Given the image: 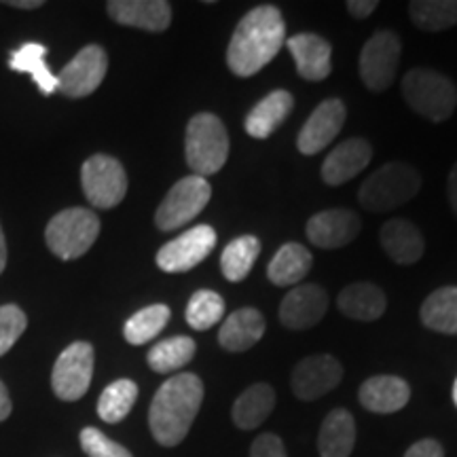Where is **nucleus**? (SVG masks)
<instances>
[{"label":"nucleus","mask_w":457,"mask_h":457,"mask_svg":"<svg viewBox=\"0 0 457 457\" xmlns=\"http://www.w3.org/2000/svg\"><path fill=\"white\" fill-rule=\"evenodd\" d=\"M286 24L278 7L261 4L242 17L227 49V64L237 77H253L279 54Z\"/></svg>","instance_id":"nucleus-1"},{"label":"nucleus","mask_w":457,"mask_h":457,"mask_svg":"<svg viewBox=\"0 0 457 457\" xmlns=\"http://www.w3.org/2000/svg\"><path fill=\"white\" fill-rule=\"evenodd\" d=\"M204 400V384L197 375L180 373L159 387L148 411V426L163 447L185 441Z\"/></svg>","instance_id":"nucleus-2"},{"label":"nucleus","mask_w":457,"mask_h":457,"mask_svg":"<svg viewBox=\"0 0 457 457\" xmlns=\"http://www.w3.org/2000/svg\"><path fill=\"white\" fill-rule=\"evenodd\" d=\"M185 155L193 174L208 179L222 170L228 159V134L212 112H199L187 125Z\"/></svg>","instance_id":"nucleus-3"},{"label":"nucleus","mask_w":457,"mask_h":457,"mask_svg":"<svg viewBox=\"0 0 457 457\" xmlns=\"http://www.w3.org/2000/svg\"><path fill=\"white\" fill-rule=\"evenodd\" d=\"M421 179L409 163L392 162L381 165L360 187V205L369 212H390L398 205L407 204L420 193Z\"/></svg>","instance_id":"nucleus-4"},{"label":"nucleus","mask_w":457,"mask_h":457,"mask_svg":"<svg viewBox=\"0 0 457 457\" xmlns=\"http://www.w3.org/2000/svg\"><path fill=\"white\" fill-rule=\"evenodd\" d=\"M403 96L417 114L434 123L447 121L457 106V87L441 72L413 68L403 79Z\"/></svg>","instance_id":"nucleus-5"},{"label":"nucleus","mask_w":457,"mask_h":457,"mask_svg":"<svg viewBox=\"0 0 457 457\" xmlns=\"http://www.w3.org/2000/svg\"><path fill=\"white\" fill-rule=\"evenodd\" d=\"M100 236V219L87 208L62 210L45 228L49 250L57 259L72 261L89 253Z\"/></svg>","instance_id":"nucleus-6"},{"label":"nucleus","mask_w":457,"mask_h":457,"mask_svg":"<svg viewBox=\"0 0 457 457\" xmlns=\"http://www.w3.org/2000/svg\"><path fill=\"white\" fill-rule=\"evenodd\" d=\"M212 187L202 176H187L176 182L157 208L155 222L162 231H174L191 222L208 205Z\"/></svg>","instance_id":"nucleus-7"},{"label":"nucleus","mask_w":457,"mask_h":457,"mask_svg":"<svg viewBox=\"0 0 457 457\" xmlns=\"http://www.w3.org/2000/svg\"><path fill=\"white\" fill-rule=\"evenodd\" d=\"M81 185L91 205L100 210H111L125 199L128 174L114 157L94 155L83 163Z\"/></svg>","instance_id":"nucleus-8"},{"label":"nucleus","mask_w":457,"mask_h":457,"mask_svg":"<svg viewBox=\"0 0 457 457\" xmlns=\"http://www.w3.org/2000/svg\"><path fill=\"white\" fill-rule=\"evenodd\" d=\"M91 377H94V347L85 341H77L57 358L51 373V387L60 400L74 403L87 394Z\"/></svg>","instance_id":"nucleus-9"},{"label":"nucleus","mask_w":457,"mask_h":457,"mask_svg":"<svg viewBox=\"0 0 457 457\" xmlns=\"http://www.w3.org/2000/svg\"><path fill=\"white\" fill-rule=\"evenodd\" d=\"M400 60V38L381 30L369 38L360 54V77L370 91H384L394 83Z\"/></svg>","instance_id":"nucleus-10"},{"label":"nucleus","mask_w":457,"mask_h":457,"mask_svg":"<svg viewBox=\"0 0 457 457\" xmlns=\"http://www.w3.org/2000/svg\"><path fill=\"white\" fill-rule=\"evenodd\" d=\"M106 71V51L100 45H87L57 74V89L68 98H87L104 81Z\"/></svg>","instance_id":"nucleus-11"},{"label":"nucleus","mask_w":457,"mask_h":457,"mask_svg":"<svg viewBox=\"0 0 457 457\" xmlns=\"http://www.w3.org/2000/svg\"><path fill=\"white\" fill-rule=\"evenodd\" d=\"M216 245V231L210 225H197L171 239L157 253V265L165 273H185L197 267Z\"/></svg>","instance_id":"nucleus-12"},{"label":"nucleus","mask_w":457,"mask_h":457,"mask_svg":"<svg viewBox=\"0 0 457 457\" xmlns=\"http://www.w3.org/2000/svg\"><path fill=\"white\" fill-rule=\"evenodd\" d=\"M343 377L341 362L327 353L301 360L293 370V392L301 400H316L339 386Z\"/></svg>","instance_id":"nucleus-13"},{"label":"nucleus","mask_w":457,"mask_h":457,"mask_svg":"<svg viewBox=\"0 0 457 457\" xmlns=\"http://www.w3.org/2000/svg\"><path fill=\"white\" fill-rule=\"evenodd\" d=\"M328 310V295L318 284L295 286L279 305V320L286 328L305 330L318 324Z\"/></svg>","instance_id":"nucleus-14"},{"label":"nucleus","mask_w":457,"mask_h":457,"mask_svg":"<svg viewBox=\"0 0 457 457\" xmlns=\"http://www.w3.org/2000/svg\"><path fill=\"white\" fill-rule=\"evenodd\" d=\"M345 117L347 112L341 100H324L299 131L296 146L303 155H316V153L324 151L339 136Z\"/></svg>","instance_id":"nucleus-15"},{"label":"nucleus","mask_w":457,"mask_h":457,"mask_svg":"<svg viewBox=\"0 0 457 457\" xmlns=\"http://www.w3.org/2000/svg\"><path fill=\"white\" fill-rule=\"evenodd\" d=\"M360 228H362V222L352 210H324L307 222V237L318 248L335 250L353 242Z\"/></svg>","instance_id":"nucleus-16"},{"label":"nucleus","mask_w":457,"mask_h":457,"mask_svg":"<svg viewBox=\"0 0 457 457\" xmlns=\"http://www.w3.org/2000/svg\"><path fill=\"white\" fill-rule=\"evenodd\" d=\"M106 9L117 24L148 32L168 30L171 21V7L165 0H111Z\"/></svg>","instance_id":"nucleus-17"},{"label":"nucleus","mask_w":457,"mask_h":457,"mask_svg":"<svg viewBox=\"0 0 457 457\" xmlns=\"http://www.w3.org/2000/svg\"><path fill=\"white\" fill-rule=\"evenodd\" d=\"M373 148L367 140L350 138L328 153L322 163V179L330 187H339L343 182L352 180L360 171L367 168Z\"/></svg>","instance_id":"nucleus-18"},{"label":"nucleus","mask_w":457,"mask_h":457,"mask_svg":"<svg viewBox=\"0 0 457 457\" xmlns=\"http://www.w3.org/2000/svg\"><path fill=\"white\" fill-rule=\"evenodd\" d=\"M296 62V71L307 81H324L330 74V43L312 32H301L286 41Z\"/></svg>","instance_id":"nucleus-19"},{"label":"nucleus","mask_w":457,"mask_h":457,"mask_svg":"<svg viewBox=\"0 0 457 457\" xmlns=\"http://www.w3.org/2000/svg\"><path fill=\"white\" fill-rule=\"evenodd\" d=\"M360 403L364 409L373 411V413H396L409 403L411 390L407 381L400 377L379 375L370 377L362 384L358 392Z\"/></svg>","instance_id":"nucleus-20"},{"label":"nucleus","mask_w":457,"mask_h":457,"mask_svg":"<svg viewBox=\"0 0 457 457\" xmlns=\"http://www.w3.org/2000/svg\"><path fill=\"white\" fill-rule=\"evenodd\" d=\"M381 245H384L386 254L390 256L398 265H413L424 256L426 242L421 237L420 228L413 222L404 219L387 220L381 227Z\"/></svg>","instance_id":"nucleus-21"},{"label":"nucleus","mask_w":457,"mask_h":457,"mask_svg":"<svg viewBox=\"0 0 457 457\" xmlns=\"http://www.w3.org/2000/svg\"><path fill=\"white\" fill-rule=\"evenodd\" d=\"M265 335V318L259 310L242 307L233 312L220 327L219 341L227 352H248Z\"/></svg>","instance_id":"nucleus-22"},{"label":"nucleus","mask_w":457,"mask_h":457,"mask_svg":"<svg viewBox=\"0 0 457 457\" xmlns=\"http://www.w3.org/2000/svg\"><path fill=\"white\" fill-rule=\"evenodd\" d=\"M295 100L288 91L276 89L267 98H262L245 117V131L253 138L265 140L286 121L290 111H293Z\"/></svg>","instance_id":"nucleus-23"},{"label":"nucleus","mask_w":457,"mask_h":457,"mask_svg":"<svg viewBox=\"0 0 457 457\" xmlns=\"http://www.w3.org/2000/svg\"><path fill=\"white\" fill-rule=\"evenodd\" d=\"M337 305L347 318L360 320V322H373L379 320L386 312V295L375 284L358 282L350 284L337 296Z\"/></svg>","instance_id":"nucleus-24"},{"label":"nucleus","mask_w":457,"mask_h":457,"mask_svg":"<svg viewBox=\"0 0 457 457\" xmlns=\"http://www.w3.org/2000/svg\"><path fill=\"white\" fill-rule=\"evenodd\" d=\"M356 445V424L352 413L335 409L322 421L318 436V449L322 457H350Z\"/></svg>","instance_id":"nucleus-25"},{"label":"nucleus","mask_w":457,"mask_h":457,"mask_svg":"<svg viewBox=\"0 0 457 457\" xmlns=\"http://www.w3.org/2000/svg\"><path fill=\"white\" fill-rule=\"evenodd\" d=\"M276 407V392L270 384H254L245 390L233 404V421L242 430H254Z\"/></svg>","instance_id":"nucleus-26"},{"label":"nucleus","mask_w":457,"mask_h":457,"mask_svg":"<svg viewBox=\"0 0 457 457\" xmlns=\"http://www.w3.org/2000/svg\"><path fill=\"white\" fill-rule=\"evenodd\" d=\"M312 261L313 256L305 245L284 244L267 267V276L276 286H295L310 273Z\"/></svg>","instance_id":"nucleus-27"},{"label":"nucleus","mask_w":457,"mask_h":457,"mask_svg":"<svg viewBox=\"0 0 457 457\" xmlns=\"http://www.w3.org/2000/svg\"><path fill=\"white\" fill-rule=\"evenodd\" d=\"M47 47L41 43H26L20 49L11 54L9 68L15 72H26L30 74L32 81L38 85V89L45 96H51L57 91V74H54L47 68Z\"/></svg>","instance_id":"nucleus-28"},{"label":"nucleus","mask_w":457,"mask_h":457,"mask_svg":"<svg viewBox=\"0 0 457 457\" xmlns=\"http://www.w3.org/2000/svg\"><path fill=\"white\" fill-rule=\"evenodd\" d=\"M424 327L443 335H457V286H445L432 293L421 305Z\"/></svg>","instance_id":"nucleus-29"},{"label":"nucleus","mask_w":457,"mask_h":457,"mask_svg":"<svg viewBox=\"0 0 457 457\" xmlns=\"http://www.w3.org/2000/svg\"><path fill=\"white\" fill-rule=\"evenodd\" d=\"M261 254V242L254 236H242L228 242L222 250L220 270L228 282H242L253 271Z\"/></svg>","instance_id":"nucleus-30"},{"label":"nucleus","mask_w":457,"mask_h":457,"mask_svg":"<svg viewBox=\"0 0 457 457\" xmlns=\"http://www.w3.org/2000/svg\"><path fill=\"white\" fill-rule=\"evenodd\" d=\"M195 356V341L191 337L179 335L170 337V339L159 341L155 347H151L148 352V367H151L155 373H174L188 364Z\"/></svg>","instance_id":"nucleus-31"},{"label":"nucleus","mask_w":457,"mask_h":457,"mask_svg":"<svg viewBox=\"0 0 457 457\" xmlns=\"http://www.w3.org/2000/svg\"><path fill=\"white\" fill-rule=\"evenodd\" d=\"M409 13L420 30L441 32L457 24V0H415Z\"/></svg>","instance_id":"nucleus-32"},{"label":"nucleus","mask_w":457,"mask_h":457,"mask_svg":"<svg viewBox=\"0 0 457 457\" xmlns=\"http://www.w3.org/2000/svg\"><path fill=\"white\" fill-rule=\"evenodd\" d=\"M170 316H171L170 307L162 305V303H157V305H148L145 310L136 312L134 316L125 322V328H123L125 339H128V343H131V345H145V343L153 341L159 333H162L165 324L170 322Z\"/></svg>","instance_id":"nucleus-33"},{"label":"nucleus","mask_w":457,"mask_h":457,"mask_svg":"<svg viewBox=\"0 0 457 457\" xmlns=\"http://www.w3.org/2000/svg\"><path fill=\"white\" fill-rule=\"evenodd\" d=\"M138 398V386L131 379L112 381L98 400V415L106 424H119L129 415Z\"/></svg>","instance_id":"nucleus-34"},{"label":"nucleus","mask_w":457,"mask_h":457,"mask_svg":"<svg viewBox=\"0 0 457 457\" xmlns=\"http://www.w3.org/2000/svg\"><path fill=\"white\" fill-rule=\"evenodd\" d=\"M187 322L193 330H208L225 316V301L214 290H197L187 305Z\"/></svg>","instance_id":"nucleus-35"},{"label":"nucleus","mask_w":457,"mask_h":457,"mask_svg":"<svg viewBox=\"0 0 457 457\" xmlns=\"http://www.w3.org/2000/svg\"><path fill=\"white\" fill-rule=\"evenodd\" d=\"M28 327L26 313L17 305H0V356H4Z\"/></svg>","instance_id":"nucleus-36"},{"label":"nucleus","mask_w":457,"mask_h":457,"mask_svg":"<svg viewBox=\"0 0 457 457\" xmlns=\"http://www.w3.org/2000/svg\"><path fill=\"white\" fill-rule=\"evenodd\" d=\"M81 447L89 457H131L123 445L111 441L98 428H85V430H81Z\"/></svg>","instance_id":"nucleus-37"},{"label":"nucleus","mask_w":457,"mask_h":457,"mask_svg":"<svg viewBox=\"0 0 457 457\" xmlns=\"http://www.w3.org/2000/svg\"><path fill=\"white\" fill-rule=\"evenodd\" d=\"M250 457H288L286 455L284 443L279 441L276 434H261L253 443Z\"/></svg>","instance_id":"nucleus-38"},{"label":"nucleus","mask_w":457,"mask_h":457,"mask_svg":"<svg viewBox=\"0 0 457 457\" xmlns=\"http://www.w3.org/2000/svg\"><path fill=\"white\" fill-rule=\"evenodd\" d=\"M404 457H445V451L441 447V443L426 438V441L415 443L413 447L404 453Z\"/></svg>","instance_id":"nucleus-39"},{"label":"nucleus","mask_w":457,"mask_h":457,"mask_svg":"<svg viewBox=\"0 0 457 457\" xmlns=\"http://www.w3.org/2000/svg\"><path fill=\"white\" fill-rule=\"evenodd\" d=\"M375 9H377L375 0H350V3H347V11H350V15L358 17V20L369 17Z\"/></svg>","instance_id":"nucleus-40"},{"label":"nucleus","mask_w":457,"mask_h":457,"mask_svg":"<svg viewBox=\"0 0 457 457\" xmlns=\"http://www.w3.org/2000/svg\"><path fill=\"white\" fill-rule=\"evenodd\" d=\"M11 409H13V404H11V396H9L7 387H4L3 381H0V421L7 420V417L11 415Z\"/></svg>","instance_id":"nucleus-41"},{"label":"nucleus","mask_w":457,"mask_h":457,"mask_svg":"<svg viewBox=\"0 0 457 457\" xmlns=\"http://www.w3.org/2000/svg\"><path fill=\"white\" fill-rule=\"evenodd\" d=\"M447 191H449V202H451V208H453V212L457 214V163L453 165V170H451V174H449V185H447Z\"/></svg>","instance_id":"nucleus-42"},{"label":"nucleus","mask_w":457,"mask_h":457,"mask_svg":"<svg viewBox=\"0 0 457 457\" xmlns=\"http://www.w3.org/2000/svg\"><path fill=\"white\" fill-rule=\"evenodd\" d=\"M9 4V7H15V9H38L43 7L41 0H11V3H4Z\"/></svg>","instance_id":"nucleus-43"},{"label":"nucleus","mask_w":457,"mask_h":457,"mask_svg":"<svg viewBox=\"0 0 457 457\" xmlns=\"http://www.w3.org/2000/svg\"><path fill=\"white\" fill-rule=\"evenodd\" d=\"M4 267H7V242H4L3 227H0V273L4 271Z\"/></svg>","instance_id":"nucleus-44"},{"label":"nucleus","mask_w":457,"mask_h":457,"mask_svg":"<svg viewBox=\"0 0 457 457\" xmlns=\"http://www.w3.org/2000/svg\"><path fill=\"white\" fill-rule=\"evenodd\" d=\"M453 403L457 404V379H455V386H453Z\"/></svg>","instance_id":"nucleus-45"}]
</instances>
